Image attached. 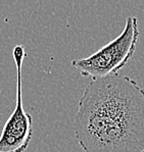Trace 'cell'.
<instances>
[{
  "label": "cell",
  "mask_w": 144,
  "mask_h": 152,
  "mask_svg": "<svg viewBox=\"0 0 144 152\" xmlns=\"http://www.w3.org/2000/svg\"><path fill=\"white\" fill-rule=\"evenodd\" d=\"M74 129L84 152H144V89L119 74L92 79Z\"/></svg>",
  "instance_id": "6da1fadb"
},
{
  "label": "cell",
  "mask_w": 144,
  "mask_h": 152,
  "mask_svg": "<svg viewBox=\"0 0 144 152\" xmlns=\"http://www.w3.org/2000/svg\"><path fill=\"white\" fill-rule=\"evenodd\" d=\"M138 20L128 16L120 36L110 41L92 55L72 61L83 77L92 79L104 78L118 74L133 57L139 39Z\"/></svg>",
  "instance_id": "7a4b0ae2"
},
{
  "label": "cell",
  "mask_w": 144,
  "mask_h": 152,
  "mask_svg": "<svg viewBox=\"0 0 144 152\" xmlns=\"http://www.w3.org/2000/svg\"><path fill=\"white\" fill-rule=\"evenodd\" d=\"M12 56L17 66L18 90L17 104L11 112L0 135V152H25L28 149L33 135L32 116L25 111L22 93V69L26 56L22 45L13 47Z\"/></svg>",
  "instance_id": "3957f363"
}]
</instances>
